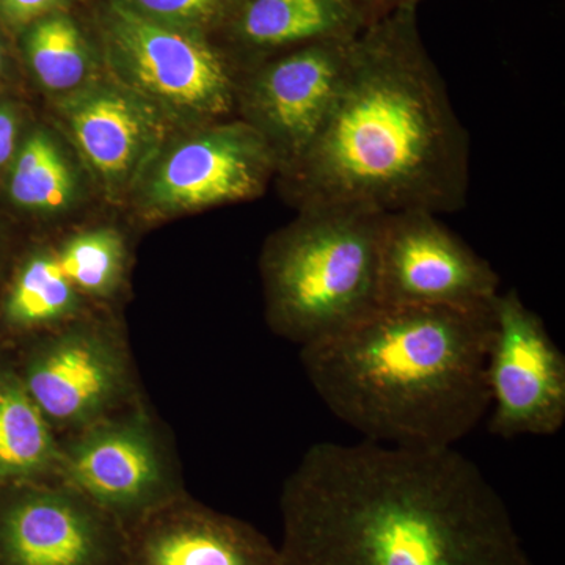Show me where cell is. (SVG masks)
<instances>
[{
  "mask_svg": "<svg viewBox=\"0 0 565 565\" xmlns=\"http://www.w3.org/2000/svg\"><path fill=\"white\" fill-rule=\"evenodd\" d=\"M280 515L281 565H534L456 446L319 441L282 482Z\"/></svg>",
  "mask_w": 565,
  "mask_h": 565,
  "instance_id": "1",
  "label": "cell"
},
{
  "mask_svg": "<svg viewBox=\"0 0 565 565\" xmlns=\"http://www.w3.org/2000/svg\"><path fill=\"white\" fill-rule=\"evenodd\" d=\"M277 177L297 211L463 210L470 136L424 51L415 9L367 22L352 40L329 117Z\"/></svg>",
  "mask_w": 565,
  "mask_h": 565,
  "instance_id": "2",
  "label": "cell"
},
{
  "mask_svg": "<svg viewBox=\"0 0 565 565\" xmlns=\"http://www.w3.org/2000/svg\"><path fill=\"white\" fill-rule=\"evenodd\" d=\"M490 334L492 307H381L300 348V362L323 405L364 440L455 448L489 414Z\"/></svg>",
  "mask_w": 565,
  "mask_h": 565,
  "instance_id": "3",
  "label": "cell"
},
{
  "mask_svg": "<svg viewBox=\"0 0 565 565\" xmlns=\"http://www.w3.org/2000/svg\"><path fill=\"white\" fill-rule=\"evenodd\" d=\"M269 237L262 255L266 321L305 348L351 329L377 308L385 214L311 207Z\"/></svg>",
  "mask_w": 565,
  "mask_h": 565,
  "instance_id": "4",
  "label": "cell"
},
{
  "mask_svg": "<svg viewBox=\"0 0 565 565\" xmlns=\"http://www.w3.org/2000/svg\"><path fill=\"white\" fill-rule=\"evenodd\" d=\"M7 351L58 441L148 399L118 315H87Z\"/></svg>",
  "mask_w": 565,
  "mask_h": 565,
  "instance_id": "5",
  "label": "cell"
},
{
  "mask_svg": "<svg viewBox=\"0 0 565 565\" xmlns=\"http://www.w3.org/2000/svg\"><path fill=\"white\" fill-rule=\"evenodd\" d=\"M110 79L182 131L236 117L239 73L202 32L181 31L137 17L110 0L104 14Z\"/></svg>",
  "mask_w": 565,
  "mask_h": 565,
  "instance_id": "6",
  "label": "cell"
},
{
  "mask_svg": "<svg viewBox=\"0 0 565 565\" xmlns=\"http://www.w3.org/2000/svg\"><path fill=\"white\" fill-rule=\"evenodd\" d=\"M62 481L125 530L188 493L172 430L150 399L61 441Z\"/></svg>",
  "mask_w": 565,
  "mask_h": 565,
  "instance_id": "7",
  "label": "cell"
},
{
  "mask_svg": "<svg viewBox=\"0 0 565 565\" xmlns=\"http://www.w3.org/2000/svg\"><path fill=\"white\" fill-rule=\"evenodd\" d=\"M278 169L277 156L262 134L232 118L167 141L132 196L145 221H166L258 199Z\"/></svg>",
  "mask_w": 565,
  "mask_h": 565,
  "instance_id": "8",
  "label": "cell"
},
{
  "mask_svg": "<svg viewBox=\"0 0 565 565\" xmlns=\"http://www.w3.org/2000/svg\"><path fill=\"white\" fill-rule=\"evenodd\" d=\"M494 437H550L565 424V355L515 289L498 294L486 363Z\"/></svg>",
  "mask_w": 565,
  "mask_h": 565,
  "instance_id": "9",
  "label": "cell"
},
{
  "mask_svg": "<svg viewBox=\"0 0 565 565\" xmlns=\"http://www.w3.org/2000/svg\"><path fill=\"white\" fill-rule=\"evenodd\" d=\"M500 277L489 262L426 211L385 214L379 253L381 307H492Z\"/></svg>",
  "mask_w": 565,
  "mask_h": 565,
  "instance_id": "10",
  "label": "cell"
},
{
  "mask_svg": "<svg viewBox=\"0 0 565 565\" xmlns=\"http://www.w3.org/2000/svg\"><path fill=\"white\" fill-rule=\"evenodd\" d=\"M352 40L307 44L239 74L236 117L273 148L278 173L303 154L329 117Z\"/></svg>",
  "mask_w": 565,
  "mask_h": 565,
  "instance_id": "11",
  "label": "cell"
},
{
  "mask_svg": "<svg viewBox=\"0 0 565 565\" xmlns=\"http://www.w3.org/2000/svg\"><path fill=\"white\" fill-rule=\"evenodd\" d=\"M126 530L62 479L0 489V565H125Z\"/></svg>",
  "mask_w": 565,
  "mask_h": 565,
  "instance_id": "12",
  "label": "cell"
},
{
  "mask_svg": "<svg viewBox=\"0 0 565 565\" xmlns=\"http://www.w3.org/2000/svg\"><path fill=\"white\" fill-rule=\"evenodd\" d=\"M55 118L93 181L115 203L132 195L174 129L109 76L55 99Z\"/></svg>",
  "mask_w": 565,
  "mask_h": 565,
  "instance_id": "13",
  "label": "cell"
},
{
  "mask_svg": "<svg viewBox=\"0 0 565 565\" xmlns=\"http://www.w3.org/2000/svg\"><path fill=\"white\" fill-rule=\"evenodd\" d=\"M125 565H281L250 523L184 493L126 530Z\"/></svg>",
  "mask_w": 565,
  "mask_h": 565,
  "instance_id": "14",
  "label": "cell"
},
{
  "mask_svg": "<svg viewBox=\"0 0 565 565\" xmlns=\"http://www.w3.org/2000/svg\"><path fill=\"white\" fill-rule=\"evenodd\" d=\"M223 18L245 54L239 74L307 44L355 39L370 22L356 0H230Z\"/></svg>",
  "mask_w": 565,
  "mask_h": 565,
  "instance_id": "15",
  "label": "cell"
},
{
  "mask_svg": "<svg viewBox=\"0 0 565 565\" xmlns=\"http://www.w3.org/2000/svg\"><path fill=\"white\" fill-rule=\"evenodd\" d=\"M98 311L65 277L52 243L35 245L18 263L0 300V348H17Z\"/></svg>",
  "mask_w": 565,
  "mask_h": 565,
  "instance_id": "16",
  "label": "cell"
},
{
  "mask_svg": "<svg viewBox=\"0 0 565 565\" xmlns=\"http://www.w3.org/2000/svg\"><path fill=\"white\" fill-rule=\"evenodd\" d=\"M61 441L0 348V489L62 479Z\"/></svg>",
  "mask_w": 565,
  "mask_h": 565,
  "instance_id": "17",
  "label": "cell"
},
{
  "mask_svg": "<svg viewBox=\"0 0 565 565\" xmlns=\"http://www.w3.org/2000/svg\"><path fill=\"white\" fill-rule=\"evenodd\" d=\"M63 274L96 310L117 315L131 269L128 237L114 226L77 230L52 243Z\"/></svg>",
  "mask_w": 565,
  "mask_h": 565,
  "instance_id": "18",
  "label": "cell"
},
{
  "mask_svg": "<svg viewBox=\"0 0 565 565\" xmlns=\"http://www.w3.org/2000/svg\"><path fill=\"white\" fill-rule=\"evenodd\" d=\"M11 202L43 218L65 215L79 200L76 166L47 129H35L22 141L11 162Z\"/></svg>",
  "mask_w": 565,
  "mask_h": 565,
  "instance_id": "19",
  "label": "cell"
},
{
  "mask_svg": "<svg viewBox=\"0 0 565 565\" xmlns=\"http://www.w3.org/2000/svg\"><path fill=\"white\" fill-rule=\"evenodd\" d=\"M24 51L40 87L55 99L99 77L87 41L66 14H47L29 25Z\"/></svg>",
  "mask_w": 565,
  "mask_h": 565,
  "instance_id": "20",
  "label": "cell"
},
{
  "mask_svg": "<svg viewBox=\"0 0 565 565\" xmlns=\"http://www.w3.org/2000/svg\"><path fill=\"white\" fill-rule=\"evenodd\" d=\"M126 10L145 20L181 29L202 32L207 25L221 21L230 0H114Z\"/></svg>",
  "mask_w": 565,
  "mask_h": 565,
  "instance_id": "21",
  "label": "cell"
},
{
  "mask_svg": "<svg viewBox=\"0 0 565 565\" xmlns=\"http://www.w3.org/2000/svg\"><path fill=\"white\" fill-rule=\"evenodd\" d=\"M65 0H0V14L13 28H29L33 22L57 13Z\"/></svg>",
  "mask_w": 565,
  "mask_h": 565,
  "instance_id": "22",
  "label": "cell"
},
{
  "mask_svg": "<svg viewBox=\"0 0 565 565\" xmlns=\"http://www.w3.org/2000/svg\"><path fill=\"white\" fill-rule=\"evenodd\" d=\"M20 140V120L17 111L0 104V169L13 162Z\"/></svg>",
  "mask_w": 565,
  "mask_h": 565,
  "instance_id": "23",
  "label": "cell"
},
{
  "mask_svg": "<svg viewBox=\"0 0 565 565\" xmlns=\"http://www.w3.org/2000/svg\"><path fill=\"white\" fill-rule=\"evenodd\" d=\"M356 2L371 22L397 10L415 9L416 0H356Z\"/></svg>",
  "mask_w": 565,
  "mask_h": 565,
  "instance_id": "24",
  "label": "cell"
},
{
  "mask_svg": "<svg viewBox=\"0 0 565 565\" xmlns=\"http://www.w3.org/2000/svg\"><path fill=\"white\" fill-rule=\"evenodd\" d=\"M3 68H6V51H3V44L0 41V77H2Z\"/></svg>",
  "mask_w": 565,
  "mask_h": 565,
  "instance_id": "25",
  "label": "cell"
}]
</instances>
